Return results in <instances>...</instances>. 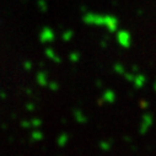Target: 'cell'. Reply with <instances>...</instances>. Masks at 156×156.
I'll list each match as a JSON object with an SVG mask.
<instances>
[{
  "instance_id": "6da1fadb",
  "label": "cell",
  "mask_w": 156,
  "mask_h": 156,
  "mask_svg": "<svg viewBox=\"0 0 156 156\" xmlns=\"http://www.w3.org/2000/svg\"><path fill=\"white\" fill-rule=\"evenodd\" d=\"M84 22L94 26H102L109 31H115L118 27V19L109 14H97V12H86L84 16Z\"/></svg>"
},
{
  "instance_id": "7a4b0ae2",
  "label": "cell",
  "mask_w": 156,
  "mask_h": 156,
  "mask_svg": "<svg viewBox=\"0 0 156 156\" xmlns=\"http://www.w3.org/2000/svg\"><path fill=\"white\" fill-rule=\"evenodd\" d=\"M118 37H119L121 43H123V44H128L129 43V34H128V32L121 31L119 34H118Z\"/></svg>"
}]
</instances>
